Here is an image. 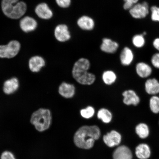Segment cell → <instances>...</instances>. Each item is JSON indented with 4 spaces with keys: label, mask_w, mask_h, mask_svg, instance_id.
Instances as JSON below:
<instances>
[{
    "label": "cell",
    "mask_w": 159,
    "mask_h": 159,
    "mask_svg": "<svg viewBox=\"0 0 159 159\" xmlns=\"http://www.w3.org/2000/svg\"><path fill=\"white\" fill-rule=\"evenodd\" d=\"M54 35L57 40L65 42L70 39L71 35L68 26L65 24H60L55 27Z\"/></svg>",
    "instance_id": "cell-7"
},
{
    "label": "cell",
    "mask_w": 159,
    "mask_h": 159,
    "mask_svg": "<svg viewBox=\"0 0 159 159\" xmlns=\"http://www.w3.org/2000/svg\"><path fill=\"white\" fill-rule=\"evenodd\" d=\"M20 27L22 30L25 33L30 32L35 30L37 27L36 20L30 16L23 17L20 21Z\"/></svg>",
    "instance_id": "cell-12"
},
{
    "label": "cell",
    "mask_w": 159,
    "mask_h": 159,
    "mask_svg": "<svg viewBox=\"0 0 159 159\" xmlns=\"http://www.w3.org/2000/svg\"><path fill=\"white\" fill-rule=\"evenodd\" d=\"M135 153L137 157L138 158L147 159L150 156V149L148 145L146 144H141L136 147Z\"/></svg>",
    "instance_id": "cell-21"
},
{
    "label": "cell",
    "mask_w": 159,
    "mask_h": 159,
    "mask_svg": "<svg viewBox=\"0 0 159 159\" xmlns=\"http://www.w3.org/2000/svg\"><path fill=\"white\" fill-rule=\"evenodd\" d=\"M30 122L38 132L48 130L52 122V115L48 109L39 108L31 115Z\"/></svg>",
    "instance_id": "cell-2"
},
{
    "label": "cell",
    "mask_w": 159,
    "mask_h": 159,
    "mask_svg": "<svg viewBox=\"0 0 159 159\" xmlns=\"http://www.w3.org/2000/svg\"><path fill=\"white\" fill-rule=\"evenodd\" d=\"M100 129L97 126L81 127L75 132L74 142L79 148L89 149L94 146L95 141L100 138Z\"/></svg>",
    "instance_id": "cell-1"
},
{
    "label": "cell",
    "mask_w": 159,
    "mask_h": 159,
    "mask_svg": "<svg viewBox=\"0 0 159 159\" xmlns=\"http://www.w3.org/2000/svg\"><path fill=\"white\" fill-rule=\"evenodd\" d=\"M142 34L144 36H146L147 35V32L146 31H144L142 33Z\"/></svg>",
    "instance_id": "cell-34"
},
{
    "label": "cell",
    "mask_w": 159,
    "mask_h": 159,
    "mask_svg": "<svg viewBox=\"0 0 159 159\" xmlns=\"http://www.w3.org/2000/svg\"><path fill=\"white\" fill-rule=\"evenodd\" d=\"M134 59V54L132 50L128 47H125L120 53V60L121 64L128 66L132 64Z\"/></svg>",
    "instance_id": "cell-18"
},
{
    "label": "cell",
    "mask_w": 159,
    "mask_h": 159,
    "mask_svg": "<svg viewBox=\"0 0 159 159\" xmlns=\"http://www.w3.org/2000/svg\"><path fill=\"white\" fill-rule=\"evenodd\" d=\"M35 13L41 19L48 20L52 17V11L47 3L39 4L35 8Z\"/></svg>",
    "instance_id": "cell-13"
},
{
    "label": "cell",
    "mask_w": 159,
    "mask_h": 159,
    "mask_svg": "<svg viewBox=\"0 0 159 159\" xmlns=\"http://www.w3.org/2000/svg\"><path fill=\"white\" fill-rule=\"evenodd\" d=\"M45 65L44 59L39 56L32 57L29 61V66L30 70L34 73L39 72Z\"/></svg>",
    "instance_id": "cell-15"
},
{
    "label": "cell",
    "mask_w": 159,
    "mask_h": 159,
    "mask_svg": "<svg viewBox=\"0 0 159 159\" xmlns=\"http://www.w3.org/2000/svg\"><path fill=\"white\" fill-rule=\"evenodd\" d=\"M20 48V43L16 40L11 41L6 45H0V58H13L18 54Z\"/></svg>",
    "instance_id": "cell-5"
},
{
    "label": "cell",
    "mask_w": 159,
    "mask_h": 159,
    "mask_svg": "<svg viewBox=\"0 0 159 159\" xmlns=\"http://www.w3.org/2000/svg\"><path fill=\"white\" fill-rule=\"evenodd\" d=\"M97 116L99 119H101L105 124L110 123L112 119V113L108 109L105 108L99 109L97 113Z\"/></svg>",
    "instance_id": "cell-23"
},
{
    "label": "cell",
    "mask_w": 159,
    "mask_h": 159,
    "mask_svg": "<svg viewBox=\"0 0 159 159\" xmlns=\"http://www.w3.org/2000/svg\"><path fill=\"white\" fill-rule=\"evenodd\" d=\"M0 159H16L15 155L8 150H5L2 153Z\"/></svg>",
    "instance_id": "cell-31"
},
{
    "label": "cell",
    "mask_w": 159,
    "mask_h": 159,
    "mask_svg": "<svg viewBox=\"0 0 159 159\" xmlns=\"http://www.w3.org/2000/svg\"><path fill=\"white\" fill-rule=\"evenodd\" d=\"M136 71L137 74L140 78L146 79L152 75V69L148 63L141 61L136 64Z\"/></svg>",
    "instance_id": "cell-14"
},
{
    "label": "cell",
    "mask_w": 159,
    "mask_h": 159,
    "mask_svg": "<svg viewBox=\"0 0 159 159\" xmlns=\"http://www.w3.org/2000/svg\"><path fill=\"white\" fill-rule=\"evenodd\" d=\"M129 13L133 18L142 19L146 17L150 13V7L146 1L138 3L134 5L130 10Z\"/></svg>",
    "instance_id": "cell-6"
},
{
    "label": "cell",
    "mask_w": 159,
    "mask_h": 159,
    "mask_svg": "<svg viewBox=\"0 0 159 159\" xmlns=\"http://www.w3.org/2000/svg\"><path fill=\"white\" fill-rule=\"evenodd\" d=\"M145 90L147 94L152 95L159 94V81L156 78L147 79L144 84Z\"/></svg>",
    "instance_id": "cell-16"
},
{
    "label": "cell",
    "mask_w": 159,
    "mask_h": 159,
    "mask_svg": "<svg viewBox=\"0 0 159 159\" xmlns=\"http://www.w3.org/2000/svg\"><path fill=\"white\" fill-rule=\"evenodd\" d=\"M123 102L126 105L136 106L140 102V98L137 93L132 89H127L123 92Z\"/></svg>",
    "instance_id": "cell-8"
},
{
    "label": "cell",
    "mask_w": 159,
    "mask_h": 159,
    "mask_svg": "<svg viewBox=\"0 0 159 159\" xmlns=\"http://www.w3.org/2000/svg\"><path fill=\"white\" fill-rule=\"evenodd\" d=\"M136 132L140 138H146L149 134L148 127L146 124L144 123H141L136 126Z\"/></svg>",
    "instance_id": "cell-24"
},
{
    "label": "cell",
    "mask_w": 159,
    "mask_h": 159,
    "mask_svg": "<svg viewBox=\"0 0 159 159\" xmlns=\"http://www.w3.org/2000/svg\"><path fill=\"white\" fill-rule=\"evenodd\" d=\"M146 42L145 36L142 34L135 35L132 38L133 44L137 48H142L144 46Z\"/></svg>",
    "instance_id": "cell-25"
},
{
    "label": "cell",
    "mask_w": 159,
    "mask_h": 159,
    "mask_svg": "<svg viewBox=\"0 0 159 159\" xmlns=\"http://www.w3.org/2000/svg\"><path fill=\"white\" fill-rule=\"evenodd\" d=\"M119 45L116 42L110 39H103L100 46V49L103 52L113 54L116 52L119 48Z\"/></svg>",
    "instance_id": "cell-11"
},
{
    "label": "cell",
    "mask_w": 159,
    "mask_h": 159,
    "mask_svg": "<svg viewBox=\"0 0 159 159\" xmlns=\"http://www.w3.org/2000/svg\"><path fill=\"white\" fill-rule=\"evenodd\" d=\"M149 107L150 110L155 114L159 113V97L157 95H152L149 100Z\"/></svg>",
    "instance_id": "cell-26"
},
{
    "label": "cell",
    "mask_w": 159,
    "mask_h": 159,
    "mask_svg": "<svg viewBox=\"0 0 159 159\" xmlns=\"http://www.w3.org/2000/svg\"><path fill=\"white\" fill-rule=\"evenodd\" d=\"M103 139L107 146L109 148H113L120 144L122 136L119 132L113 130L104 135Z\"/></svg>",
    "instance_id": "cell-9"
},
{
    "label": "cell",
    "mask_w": 159,
    "mask_h": 159,
    "mask_svg": "<svg viewBox=\"0 0 159 159\" xmlns=\"http://www.w3.org/2000/svg\"><path fill=\"white\" fill-rule=\"evenodd\" d=\"M77 25L83 30L90 31L94 29L95 22L92 18L87 16H83L77 20Z\"/></svg>",
    "instance_id": "cell-19"
},
{
    "label": "cell",
    "mask_w": 159,
    "mask_h": 159,
    "mask_svg": "<svg viewBox=\"0 0 159 159\" xmlns=\"http://www.w3.org/2000/svg\"><path fill=\"white\" fill-rule=\"evenodd\" d=\"M19 87V82L16 77H13L8 79L4 83L3 92L7 95L13 94L17 90Z\"/></svg>",
    "instance_id": "cell-17"
},
{
    "label": "cell",
    "mask_w": 159,
    "mask_h": 159,
    "mask_svg": "<svg viewBox=\"0 0 159 159\" xmlns=\"http://www.w3.org/2000/svg\"><path fill=\"white\" fill-rule=\"evenodd\" d=\"M58 92L60 95L66 99L72 98L75 93V87L74 84L65 82L59 85Z\"/></svg>",
    "instance_id": "cell-10"
},
{
    "label": "cell",
    "mask_w": 159,
    "mask_h": 159,
    "mask_svg": "<svg viewBox=\"0 0 159 159\" xmlns=\"http://www.w3.org/2000/svg\"><path fill=\"white\" fill-rule=\"evenodd\" d=\"M151 62L155 68L159 69V52L155 53L152 55Z\"/></svg>",
    "instance_id": "cell-29"
},
{
    "label": "cell",
    "mask_w": 159,
    "mask_h": 159,
    "mask_svg": "<svg viewBox=\"0 0 159 159\" xmlns=\"http://www.w3.org/2000/svg\"><path fill=\"white\" fill-rule=\"evenodd\" d=\"M91 66L90 61L88 59L81 57L75 61L72 69L73 78L76 81L77 79L85 76L89 72Z\"/></svg>",
    "instance_id": "cell-4"
},
{
    "label": "cell",
    "mask_w": 159,
    "mask_h": 159,
    "mask_svg": "<svg viewBox=\"0 0 159 159\" xmlns=\"http://www.w3.org/2000/svg\"><path fill=\"white\" fill-rule=\"evenodd\" d=\"M151 19L155 22L159 23V7L154 5L150 7Z\"/></svg>",
    "instance_id": "cell-28"
},
{
    "label": "cell",
    "mask_w": 159,
    "mask_h": 159,
    "mask_svg": "<svg viewBox=\"0 0 159 159\" xmlns=\"http://www.w3.org/2000/svg\"><path fill=\"white\" fill-rule=\"evenodd\" d=\"M102 78L105 84L110 85L116 82L117 77L114 71L111 70H107L103 73Z\"/></svg>",
    "instance_id": "cell-22"
},
{
    "label": "cell",
    "mask_w": 159,
    "mask_h": 159,
    "mask_svg": "<svg viewBox=\"0 0 159 159\" xmlns=\"http://www.w3.org/2000/svg\"><path fill=\"white\" fill-rule=\"evenodd\" d=\"M57 4L63 8H66L70 5L71 0H56Z\"/></svg>",
    "instance_id": "cell-32"
},
{
    "label": "cell",
    "mask_w": 159,
    "mask_h": 159,
    "mask_svg": "<svg viewBox=\"0 0 159 159\" xmlns=\"http://www.w3.org/2000/svg\"><path fill=\"white\" fill-rule=\"evenodd\" d=\"M152 45L154 48L159 52V37L154 39L152 42Z\"/></svg>",
    "instance_id": "cell-33"
},
{
    "label": "cell",
    "mask_w": 159,
    "mask_h": 159,
    "mask_svg": "<svg viewBox=\"0 0 159 159\" xmlns=\"http://www.w3.org/2000/svg\"><path fill=\"white\" fill-rule=\"evenodd\" d=\"M139 0H124L125 3L124 8L125 10H130L134 5L139 2Z\"/></svg>",
    "instance_id": "cell-30"
},
{
    "label": "cell",
    "mask_w": 159,
    "mask_h": 159,
    "mask_svg": "<svg viewBox=\"0 0 159 159\" xmlns=\"http://www.w3.org/2000/svg\"><path fill=\"white\" fill-rule=\"evenodd\" d=\"M1 7L4 14L13 19H19L22 17L27 9L25 3L19 0H2Z\"/></svg>",
    "instance_id": "cell-3"
},
{
    "label": "cell",
    "mask_w": 159,
    "mask_h": 159,
    "mask_svg": "<svg viewBox=\"0 0 159 159\" xmlns=\"http://www.w3.org/2000/svg\"><path fill=\"white\" fill-rule=\"evenodd\" d=\"M132 154L128 147L122 146L118 147L113 153V159H132Z\"/></svg>",
    "instance_id": "cell-20"
},
{
    "label": "cell",
    "mask_w": 159,
    "mask_h": 159,
    "mask_svg": "<svg viewBox=\"0 0 159 159\" xmlns=\"http://www.w3.org/2000/svg\"><path fill=\"white\" fill-rule=\"evenodd\" d=\"M95 113V109L91 106H87L86 108L81 109L80 115L83 118L89 119L92 118Z\"/></svg>",
    "instance_id": "cell-27"
}]
</instances>
